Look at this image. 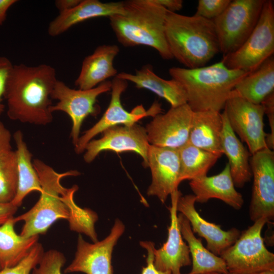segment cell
<instances>
[{
	"mask_svg": "<svg viewBox=\"0 0 274 274\" xmlns=\"http://www.w3.org/2000/svg\"><path fill=\"white\" fill-rule=\"evenodd\" d=\"M39 176L42 191L40 198L26 213L14 217L16 223L22 221L24 224L20 235L28 238L44 234L57 220L68 221L72 230L89 236L93 242L98 241L94 229L97 216L93 211L78 206L74 200L77 185L70 188L62 186L61 180L67 176H77L80 173L71 170L59 173L39 159L32 161Z\"/></svg>",
	"mask_w": 274,
	"mask_h": 274,
	"instance_id": "1",
	"label": "cell"
},
{
	"mask_svg": "<svg viewBox=\"0 0 274 274\" xmlns=\"http://www.w3.org/2000/svg\"><path fill=\"white\" fill-rule=\"evenodd\" d=\"M57 80L56 70L50 65H13L4 94L8 117L38 125L50 123L51 95Z\"/></svg>",
	"mask_w": 274,
	"mask_h": 274,
	"instance_id": "2",
	"label": "cell"
},
{
	"mask_svg": "<svg viewBox=\"0 0 274 274\" xmlns=\"http://www.w3.org/2000/svg\"><path fill=\"white\" fill-rule=\"evenodd\" d=\"M165 34L173 58L186 68L206 66L220 52L215 26L211 20L167 11Z\"/></svg>",
	"mask_w": 274,
	"mask_h": 274,
	"instance_id": "3",
	"label": "cell"
},
{
	"mask_svg": "<svg viewBox=\"0 0 274 274\" xmlns=\"http://www.w3.org/2000/svg\"><path fill=\"white\" fill-rule=\"evenodd\" d=\"M168 72L182 86L193 112H219L224 109L236 84L249 73L229 68L221 61L195 68L172 67Z\"/></svg>",
	"mask_w": 274,
	"mask_h": 274,
	"instance_id": "4",
	"label": "cell"
},
{
	"mask_svg": "<svg viewBox=\"0 0 274 274\" xmlns=\"http://www.w3.org/2000/svg\"><path fill=\"white\" fill-rule=\"evenodd\" d=\"M123 3L124 13L109 17L118 41L125 47L139 45L151 47L163 59H173L165 34L167 10L152 0H129Z\"/></svg>",
	"mask_w": 274,
	"mask_h": 274,
	"instance_id": "5",
	"label": "cell"
},
{
	"mask_svg": "<svg viewBox=\"0 0 274 274\" xmlns=\"http://www.w3.org/2000/svg\"><path fill=\"white\" fill-rule=\"evenodd\" d=\"M269 222L265 218L254 222L220 254L229 273L255 274L274 270V254L267 249L261 236L263 227Z\"/></svg>",
	"mask_w": 274,
	"mask_h": 274,
	"instance_id": "6",
	"label": "cell"
},
{
	"mask_svg": "<svg viewBox=\"0 0 274 274\" xmlns=\"http://www.w3.org/2000/svg\"><path fill=\"white\" fill-rule=\"evenodd\" d=\"M274 52L273 1L265 0L258 22L244 43L235 52L223 55L221 61L230 69L251 72Z\"/></svg>",
	"mask_w": 274,
	"mask_h": 274,
	"instance_id": "7",
	"label": "cell"
},
{
	"mask_svg": "<svg viewBox=\"0 0 274 274\" xmlns=\"http://www.w3.org/2000/svg\"><path fill=\"white\" fill-rule=\"evenodd\" d=\"M265 0H234L213 21L223 55L235 52L256 25Z\"/></svg>",
	"mask_w": 274,
	"mask_h": 274,
	"instance_id": "8",
	"label": "cell"
},
{
	"mask_svg": "<svg viewBox=\"0 0 274 274\" xmlns=\"http://www.w3.org/2000/svg\"><path fill=\"white\" fill-rule=\"evenodd\" d=\"M112 82L106 81L96 87L87 90L74 89L63 82L57 80L51 93L52 99L58 102L50 108L52 113L61 111L71 118L72 127L70 136L75 146L80 138L81 126L89 115H96L98 108L95 106L97 98L100 94L111 90Z\"/></svg>",
	"mask_w": 274,
	"mask_h": 274,
	"instance_id": "9",
	"label": "cell"
},
{
	"mask_svg": "<svg viewBox=\"0 0 274 274\" xmlns=\"http://www.w3.org/2000/svg\"><path fill=\"white\" fill-rule=\"evenodd\" d=\"M229 124L241 142L247 145L251 155L264 148L267 133L264 130V110L237 95L233 90L224 109Z\"/></svg>",
	"mask_w": 274,
	"mask_h": 274,
	"instance_id": "10",
	"label": "cell"
},
{
	"mask_svg": "<svg viewBox=\"0 0 274 274\" xmlns=\"http://www.w3.org/2000/svg\"><path fill=\"white\" fill-rule=\"evenodd\" d=\"M128 86L127 81L115 77L112 81L111 98L109 107L101 118L91 128L80 136L75 146L76 153L84 152L86 145L92 139L106 129L120 124L132 125L140 120L148 116L154 117L162 112L161 105L155 102L146 110L143 105H139L130 112L126 111L122 106L121 96Z\"/></svg>",
	"mask_w": 274,
	"mask_h": 274,
	"instance_id": "11",
	"label": "cell"
},
{
	"mask_svg": "<svg viewBox=\"0 0 274 274\" xmlns=\"http://www.w3.org/2000/svg\"><path fill=\"white\" fill-rule=\"evenodd\" d=\"M124 230V224L116 219L109 235L100 241L90 243L79 235L75 257L64 269V273L113 274V251Z\"/></svg>",
	"mask_w": 274,
	"mask_h": 274,
	"instance_id": "12",
	"label": "cell"
},
{
	"mask_svg": "<svg viewBox=\"0 0 274 274\" xmlns=\"http://www.w3.org/2000/svg\"><path fill=\"white\" fill-rule=\"evenodd\" d=\"M250 164L253 178L249 208L251 220L274 218V152L268 148L251 155Z\"/></svg>",
	"mask_w": 274,
	"mask_h": 274,
	"instance_id": "13",
	"label": "cell"
},
{
	"mask_svg": "<svg viewBox=\"0 0 274 274\" xmlns=\"http://www.w3.org/2000/svg\"><path fill=\"white\" fill-rule=\"evenodd\" d=\"M102 136L91 140L86 146L83 158L87 163L92 162L104 151L116 153L134 152L143 159L145 167L147 165V154L150 144L145 128L136 124L118 125L109 128L102 132Z\"/></svg>",
	"mask_w": 274,
	"mask_h": 274,
	"instance_id": "14",
	"label": "cell"
},
{
	"mask_svg": "<svg viewBox=\"0 0 274 274\" xmlns=\"http://www.w3.org/2000/svg\"><path fill=\"white\" fill-rule=\"evenodd\" d=\"M193 111L187 104L159 114L145 129L149 143L178 149L188 143Z\"/></svg>",
	"mask_w": 274,
	"mask_h": 274,
	"instance_id": "15",
	"label": "cell"
},
{
	"mask_svg": "<svg viewBox=\"0 0 274 274\" xmlns=\"http://www.w3.org/2000/svg\"><path fill=\"white\" fill-rule=\"evenodd\" d=\"M147 165L152 175L148 188L149 196H156L164 203L168 196L178 190L180 159L178 150L150 145Z\"/></svg>",
	"mask_w": 274,
	"mask_h": 274,
	"instance_id": "16",
	"label": "cell"
},
{
	"mask_svg": "<svg viewBox=\"0 0 274 274\" xmlns=\"http://www.w3.org/2000/svg\"><path fill=\"white\" fill-rule=\"evenodd\" d=\"M181 195L179 190L170 194V224L167 239L161 248H154L153 250L155 267L160 271H170L172 274H181V268L191 264L189 249L183 241L178 223L177 206Z\"/></svg>",
	"mask_w": 274,
	"mask_h": 274,
	"instance_id": "17",
	"label": "cell"
},
{
	"mask_svg": "<svg viewBox=\"0 0 274 274\" xmlns=\"http://www.w3.org/2000/svg\"><path fill=\"white\" fill-rule=\"evenodd\" d=\"M195 202L193 194L183 196L181 195L178 200L177 212L188 220L193 232L206 241L207 248L216 255L220 256L235 243L241 232L236 228L223 230L220 225L207 221L196 211Z\"/></svg>",
	"mask_w": 274,
	"mask_h": 274,
	"instance_id": "18",
	"label": "cell"
},
{
	"mask_svg": "<svg viewBox=\"0 0 274 274\" xmlns=\"http://www.w3.org/2000/svg\"><path fill=\"white\" fill-rule=\"evenodd\" d=\"M189 185L197 202L217 198L235 210L241 209L244 202L242 195L235 189L228 163L219 174L190 180Z\"/></svg>",
	"mask_w": 274,
	"mask_h": 274,
	"instance_id": "19",
	"label": "cell"
},
{
	"mask_svg": "<svg viewBox=\"0 0 274 274\" xmlns=\"http://www.w3.org/2000/svg\"><path fill=\"white\" fill-rule=\"evenodd\" d=\"M123 2L103 3L98 0H81L72 9L60 13L52 20L48 28V34L56 37L73 26L85 20L99 17H109L124 13Z\"/></svg>",
	"mask_w": 274,
	"mask_h": 274,
	"instance_id": "20",
	"label": "cell"
},
{
	"mask_svg": "<svg viewBox=\"0 0 274 274\" xmlns=\"http://www.w3.org/2000/svg\"><path fill=\"white\" fill-rule=\"evenodd\" d=\"M119 50L115 45L98 46L92 54L84 59L75 85L80 89H90L109 78L116 77L117 71L113 65V61Z\"/></svg>",
	"mask_w": 274,
	"mask_h": 274,
	"instance_id": "21",
	"label": "cell"
},
{
	"mask_svg": "<svg viewBox=\"0 0 274 274\" xmlns=\"http://www.w3.org/2000/svg\"><path fill=\"white\" fill-rule=\"evenodd\" d=\"M115 77L132 82L138 88L153 92L165 99L171 108L187 104L186 93L181 84L172 78L165 80L160 78L154 72L150 64L143 66L134 74L122 72Z\"/></svg>",
	"mask_w": 274,
	"mask_h": 274,
	"instance_id": "22",
	"label": "cell"
},
{
	"mask_svg": "<svg viewBox=\"0 0 274 274\" xmlns=\"http://www.w3.org/2000/svg\"><path fill=\"white\" fill-rule=\"evenodd\" d=\"M221 113L214 111L193 112L188 143L221 157Z\"/></svg>",
	"mask_w": 274,
	"mask_h": 274,
	"instance_id": "23",
	"label": "cell"
},
{
	"mask_svg": "<svg viewBox=\"0 0 274 274\" xmlns=\"http://www.w3.org/2000/svg\"><path fill=\"white\" fill-rule=\"evenodd\" d=\"M221 114L223 122L221 133L222 150L228 159L235 187L242 188L252 177L250 164L251 153L230 127L225 113L223 112Z\"/></svg>",
	"mask_w": 274,
	"mask_h": 274,
	"instance_id": "24",
	"label": "cell"
},
{
	"mask_svg": "<svg viewBox=\"0 0 274 274\" xmlns=\"http://www.w3.org/2000/svg\"><path fill=\"white\" fill-rule=\"evenodd\" d=\"M178 220L182 236L187 243L191 255L192 267L188 274L212 272L228 274L224 260L203 246L201 239L194 235L188 220L181 213L178 215Z\"/></svg>",
	"mask_w": 274,
	"mask_h": 274,
	"instance_id": "25",
	"label": "cell"
},
{
	"mask_svg": "<svg viewBox=\"0 0 274 274\" xmlns=\"http://www.w3.org/2000/svg\"><path fill=\"white\" fill-rule=\"evenodd\" d=\"M233 90L248 101L261 104L266 97L274 92L273 55L241 79Z\"/></svg>",
	"mask_w": 274,
	"mask_h": 274,
	"instance_id": "26",
	"label": "cell"
},
{
	"mask_svg": "<svg viewBox=\"0 0 274 274\" xmlns=\"http://www.w3.org/2000/svg\"><path fill=\"white\" fill-rule=\"evenodd\" d=\"M13 138L16 146L15 151L17 162L18 185L16 194L12 202L19 207L24 198L32 191H42L40 179L33 166L32 154L20 130L16 131Z\"/></svg>",
	"mask_w": 274,
	"mask_h": 274,
	"instance_id": "27",
	"label": "cell"
},
{
	"mask_svg": "<svg viewBox=\"0 0 274 274\" xmlns=\"http://www.w3.org/2000/svg\"><path fill=\"white\" fill-rule=\"evenodd\" d=\"M14 217L0 225V268L15 266L24 258L38 242L39 235L24 237L14 228Z\"/></svg>",
	"mask_w": 274,
	"mask_h": 274,
	"instance_id": "28",
	"label": "cell"
},
{
	"mask_svg": "<svg viewBox=\"0 0 274 274\" xmlns=\"http://www.w3.org/2000/svg\"><path fill=\"white\" fill-rule=\"evenodd\" d=\"M180 183L207 175L210 168L220 157L218 155L197 148L189 143L178 149Z\"/></svg>",
	"mask_w": 274,
	"mask_h": 274,
	"instance_id": "29",
	"label": "cell"
},
{
	"mask_svg": "<svg viewBox=\"0 0 274 274\" xmlns=\"http://www.w3.org/2000/svg\"><path fill=\"white\" fill-rule=\"evenodd\" d=\"M18 174L15 151L0 154V202L12 201L17 191Z\"/></svg>",
	"mask_w": 274,
	"mask_h": 274,
	"instance_id": "30",
	"label": "cell"
},
{
	"mask_svg": "<svg viewBox=\"0 0 274 274\" xmlns=\"http://www.w3.org/2000/svg\"><path fill=\"white\" fill-rule=\"evenodd\" d=\"M65 262L66 258L62 252L55 249L49 250L44 252L31 274H62L61 269Z\"/></svg>",
	"mask_w": 274,
	"mask_h": 274,
	"instance_id": "31",
	"label": "cell"
},
{
	"mask_svg": "<svg viewBox=\"0 0 274 274\" xmlns=\"http://www.w3.org/2000/svg\"><path fill=\"white\" fill-rule=\"evenodd\" d=\"M44 252L43 245L37 242L20 262L14 266L1 269L0 274H30L39 264Z\"/></svg>",
	"mask_w": 274,
	"mask_h": 274,
	"instance_id": "32",
	"label": "cell"
},
{
	"mask_svg": "<svg viewBox=\"0 0 274 274\" xmlns=\"http://www.w3.org/2000/svg\"><path fill=\"white\" fill-rule=\"evenodd\" d=\"M230 0H199L195 16L213 20L226 9Z\"/></svg>",
	"mask_w": 274,
	"mask_h": 274,
	"instance_id": "33",
	"label": "cell"
},
{
	"mask_svg": "<svg viewBox=\"0 0 274 274\" xmlns=\"http://www.w3.org/2000/svg\"><path fill=\"white\" fill-rule=\"evenodd\" d=\"M263 107L264 114L268 118L270 133H267L266 144L267 147L271 150L274 149V92L269 94L261 104Z\"/></svg>",
	"mask_w": 274,
	"mask_h": 274,
	"instance_id": "34",
	"label": "cell"
},
{
	"mask_svg": "<svg viewBox=\"0 0 274 274\" xmlns=\"http://www.w3.org/2000/svg\"><path fill=\"white\" fill-rule=\"evenodd\" d=\"M13 64L6 57L0 56V116L5 111V106L3 101L8 79Z\"/></svg>",
	"mask_w": 274,
	"mask_h": 274,
	"instance_id": "35",
	"label": "cell"
},
{
	"mask_svg": "<svg viewBox=\"0 0 274 274\" xmlns=\"http://www.w3.org/2000/svg\"><path fill=\"white\" fill-rule=\"evenodd\" d=\"M140 245L145 248L147 252L146 266L142 269L141 274H172L170 271H162L157 269L154 265V253L155 248L154 243L150 241H142Z\"/></svg>",
	"mask_w": 274,
	"mask_h": 274,
	"instance_id": "36",
	"label": "cell"
},
{
	"mask_svg": "<svg viewBox=\"0 0 274 274\" xmlns=\"http://www.w3.org/2000/svg\"><path fill=\"white\" fill-rule=\"evenodd\" d=\"M11 139V132L0 121V154L12 150Z\"/></svg>",
	"mask_w": 274,
	"mask_h": 274,
	"instance_id": "37",
	"label": "cell"
},
{
	"mask_svg": "<svg viewBox=\"0 0 274 274\" xmlns=\"http://www.w3.org/2000/svg\"><path fill=\"white\" fill-rule=\"evenodd\" d=\"M18 207L12 202L9 203L0 202V225L13 217Z\"/></svg>",
	"mask_w": 274,
	"mask_h": 274,
	"instance_id": "38",
	"label": "cell"
},
{
	"mask_svg": "<svg viewBox=\"0 0 274 274\" xmlns=\"http://www.w3.org/2000/svg\"><path fill=\"white\" fill-rule=\"evenodd\" d=\"M155 4L162 7L167 11L177 13L180 10L183 6L182 0H152Z\"/></svg>",
	"mask_w": 274,
	"mask_h": 274,
	"instance_id": "39",
	"label": "cell"
},
{
	"mask_svg": "<svg viewBox=\"0 0 274 274\" xmlns=\"http://www.w3.org/2000/svg\"><path fill=\"white\" fill-rule=\"evenodd\" d=\"M81 1V0H56L55 5L60 13L72 9Z\"/></svg>",
	"mask_w": 274,
	"mask_h": 274,
	"instance_id": "40",
	"label": "cell"
},
{
	"mask_svg": "<svg viewBox=\"0 0 274 274\" xmlns=\"http://www.w3.org/2000/svg\"><path fill=\"white\" fill-rule=\"evenodd\" d=\"M17 2L16 0H0V26L6 20L9 9Z\"/></svg>",
	"mask_w": 274,
	"mask_h": 274,
	"instance_id": "41",
	"label": "cell"
},
{
	"mask_svg": "<svg viewBox=\"0 0 274 274\" xmlns=\"http://www.w3.org/2000/svg\"><path fill=\"white\" fill-rule=\"evenodd\" d=\"M255 274H274V270L265 271Z\"/></svg>",
	"mask_w": 274,
	"mask_h": 274,
	"instance_id": "42",
	"label": "cell"
},
{
	"mask_svg": "<svg viewBox=\"0 0 274 274\" xmlns=\"http://www.w3.org/2000/svg\"><path fill=\"white\" fill-rule=\"evenodd\" d=\"M204 274H223V273H219L217 272H212L206 273ZM228 274H230V273H228Z\"/></svg>",
	"mask_w": 274,
	"mask_h": 274,
	"instance_id": "43",
	"label": "cell"
},
{
	"mask_svg": "<svg viewBox=\"0 0 274 274\" xmlns=\"http://www.w3.org/2000/svg\"><path fill=\"white\" fill-rule=\"evenodd\" d=\"M1 269L0 268V270H1Z\"/></svg>",
	"mask_w": 274,
	"mask_h": 274,
	"instance_id": "44",
	"label": "cell"
}]
</instances>
